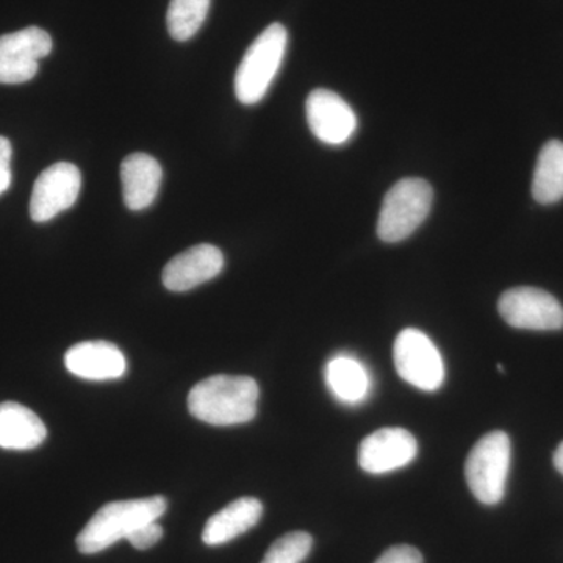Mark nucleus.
<instances>
[{
	"label": "nucleus",
	"instance_id": "nucleus-1",
	"mask_svg": "<svg viewBox=\"0 0 563 563\" xmlns=\"http://www.w3.org/2000/svg\"><path fill=\"white\" fill-rule=\"evenodd\" d=\"M258 396L261 388L252 377L217 374L191 388L188 409L207 424H244L257 415Z\"/></svg>",
	"mask_w": 563,
	"mask_h": 563
},
{
	"label": "nucleus",
	"instance_id": "nucleus-2",
	"mask_svg": "<svg viewBox=\"0 0 563 563\" xmlns=\"http://www.w3.org/2000/svg\"><path fill=\"white\" fill-rule=\"evenodd\" d=\"M168 509L163 496L114 501L101 507L77 536L81 554H98L131 536L140 526L157 521Z\"/></svg>",
	"mask_w": 563,
	"mask_h": 563
},
{
	"label": "nucleus",
	"instance_id": "nucleus-3",
	"mask_svg": "<svg viewBox=\"0 0 563 563\" xmlns=\"http://www.w3.org/2000/svg\"><path fill=\"white\" fill-rule=\"evenodd\" d=\"M288 32L279 22L268 25L251 44L235 74L236 99L254 106L265 98L287 54Z\"/></svg>",
	"mask_w": 563,
	"mask_h": 563
},
{
	"label": "nucleus",
	"instance_id": "nucleus-4",
	"mask_svg": "<svg viewBox=\"0 0 563 563\" xmlns=\"http://www.w3.org/2000/svg\"><path fill=\"white\" fill-rule=\"evenodd\" d=\"M512 444L503 431L487 433L474 444L465 463V477L477 501L496 506L506 495Z\"/></svg>",
	"mask_w": 563,
	"mask_h": 563
},
{
	"label": "nucleus",
	"instance_id": "nucleus-5",
	"mask_svg": "<svg viewBox=\"0 0 563 563\" xmlns=\"http://www.w3.org/2000/svg\"><path fill=\"white\" fill-rule=\"evenodd\" d=\"M433 201L431 184L424 179H402L385 195L377 220V235L385 243H399L429 217Z\"/></svg>",
	"mask_w": 563,
	"mask_h": 563
},
{
	"label": "nucleus",
	"instance_id": "nucleus-6",
	"mask_svg": "<svg viewBox=\"0 0 563 563\" xmlns=\"http://www.w3.org/2000/svg\"><path fill=\"white\" fill-rule=\"evenodd\" d=\"M396 372L407 384L424 391H435L444 380L442 354L426 333L406 329L393 346Z\"/></svg>",
	"mask_w": 563,
	"mask_h": 563
},
{
	"label": "nucleus",
	"instance_id": "nucleus-7",
	"mask_svg": "<svg viewBox=\"0 0 563 563\" xmlns=\"http://www.w3.org/2000/svg\"><path fill=\"white\" fill-rule=\"evenodd\" d=\"M498 310L503 320L515 329L542 332L563 329L562 303L540 288H510L499 298Z\"/></svg>",
	"mask_w": 563,
	"mask_h": 563
},
{
	"label": "nucleus",
	"instance_id": "nucleus-8",
	"mask_svg": "<svg viewBox=\"0 0 563 563\" xmlns=\"http://www.w3.org/2000/svg\"><path fill=\"white\" fill-rule=\"evenodd\" d=\"M81 174L76 165L58 162L44 169L33 185L31 218L35 222L54 220L79 198Z\"/></svg>",
	"mask_w": 563,
	"mask_h": 563
},
{
	"label": "nucleus",
	"instance_id": "nucleus-9",
	"mask_svg": "<svg viewBox=\"0 0 563 563\" xmlns=\"http://www.w3.org/2000/svg\"><path fill=\"white\" fill-rule=\"evenodd\" d=\"M306 114L310 131L329 146H343L357 131L358 120L350 103L324 88L310 92Z\"/></svg>",
	"mask_w": 563,
	"mask_h": 563
},
{
	"label": "nucleus",
	"instance_id": "nucleus-10",
	"mask_svg": "<svg viewBox=\"0 0 563 563\" xmlns=\"http://www.w3.org/2000/svg\"><path fill=\"white\" fill-rule=\"evenodd\" d=\"M417 439L401 428H384L362 440L358 465L369 474H385L404 468L415 461Z\"/></svg>",
	"mask_w": 563,
	"mask_h": 563
},
{
	"label": "nucleus",
	"instance_id": "nucleus-11",
	"mask_svg": "<svg viewBox=\"0 0 563 563\" xmlns=\"http://www.w3.org/2000/svg\"><path fill=\"white\" fill-rule=\"evenodd\" d=\"M224 268V255L217 246L198 244L180 252L163 269V285L169 291H190L218 276Z\"/></svg>",
	"mask_w": 563,
	"mask_h": 563
},
{
	"label": "nucleus",
	"instance_id": "nucleus-12",
	"mask_svg": "<svg viewBox=\"0 0 563 563\" xmlns=\"http://www.w3.org/2000/svg\"><path fill=\"white\" fill-rule=\"evenodd\" d=\"M65 366L70 374L85 380L120 379L128 372V361L117 344L110 342H84L69 347Z\"/></svg>",
	"mask_w": 563,
	"mask_h": 563
},
{
	"label": "nucleus",
	"instance_id": "nucleus-13",
	"mask_svg": "<svg viewBox=\"0 0 563 563\" xmlns=\"http://www.w3.org/2000/svg\"><path fill=\"white\" fill-rule=\"evenodd\" d=\"M163 172L152 155L136 152L121 165L122 196L129 210L141 211L151 207L161 191Z\"/></svg>",
	"mask_w": 563,
	"mask_h": 563
},
{
	"label": "nucleus",
	"instance_id": "nucleus-14",
	"mask_svg": "<svg viewBox=\"0 0 563 563\" xmlns=\"http://www.w3.org/2000/svg\"><path fill=\"white\" fill-rule=\"evenodd\" d=\"M46 437V424L29 407L13 401L0 402V448L35 450Z\"/></svg>",
	"mask_w": 563,
	"mask_h": 563
},
{
	"label": "nucleus",
	"instance_id": "nucleus-15",
	"mask_svg": "<svg viewBox=\"0 0 563 563\" xmlns=\"http://www.w3.org/2000/svg\"><path fill=\"white\" fill-rule=\"evenodd\" d=\"M263 504L255 498H239L211 515L202 532L207 547H220L243 536L261 521Z\"/></svg>",
	"mask_w": 563,
	"mask_h": 563
},
{
	"label": "nucleus",
	"instance_id": "nucleus-16",
	"mask_svg": "<svg viewBox=\"0 0 563 563\" xmlns=\"http://www.w3.org/2000/svg\"><path fill=\"white\" fill-rule=\"evenodd\" d=\"M325 384L339 401L354 406L368 396L369 374L354 357L336 355L325 366Z\"/></svg>",
	"mask_w": 563,
	"mask_h": 563
},
{
	"label": "nucleus",
	"instance_id": "nucleus-17",
	"mask_svg": "<svg viewBox=\"0 0 563 563\" xmlns=\"http://www.w3.org/2000/svg\"><path fill=\"white\" fill-rule=\"evenodd\" d=\"M532 196L537 202L550 206L563 199V143L548 141L537 158L532 179Z\"/></svg>",
	"mask_w": 563,
	"mask_h": 563
},
{
	"label": "nucleus",
	"instance_id": "nucleus-18",
	"mask_svg": "<svg viewBox=\"0 0 563 563\" xmlns=\"http://www.w3.org/2000/svg\"><path fill=\"white\" fill-rule=\"evenodd\" d=\"M51 52V35L40 27H27L24 31L0 36V57L20 62H40Z\"/></svg>",
	"mask_w": 563,
	"mask_h": 563
},
{
	"label": "nucleus",
	"instance_id": "nucleus-19",
	"mask_svg": "<svg viewBox=\"0 0 563 563\" xmlns=\"http://www.w3.org/2000/svg\"><path fill=\"white\" fill-rule=\"evenodd\" d=\"M211 0H172L166 25L176 41H188L196 35L207 20Z\"/></svg>",
	"mask_w": 563,
	"mask_h": 563
},
{
	"label": "nucleus",
	"instance_id": "nucleus-20",
	"mask_svg": "<svg viewBox=\"0 0 563 563\" xmlns=\"http://www.w3.org/2000/svg\"><path fill=\"white\" fill-rule=\"evenodd\" d=\"M313 548V537L303 531L285 533L269 547L262 563H302Z\"/></svg>",
	"mask_w": 563,
	"mask_h": 563
},
{
	"label": "nucleus",
	"instance_id": "nucleus-21",
	"mask_svg": "<svg viewBox=\"0 0 563 563\" xmlns=\"http://www.w3.org/2000/svg\"><path fill=\"white\" fill-rule=\"evenodd\" d=\"M36 73H38V62H20L0 57V84H25L32 80Z\"/></svg>",
	"mask_w": 563,
	"mask_h": 563
},
{
	"label": "nucleus",
	"instance_id": "nucleus-22",
	"mask_svg": "<svg viewBox=\"0 0 563 563\" xmlns=\"http://www.w3.org/2000/svg\"><path fill=\"white\" fill-rule=\"evenodd\" d=\"M162 537L163 528L158 525L157 520L140 526L139 529H135V531L128 537V542L131 543L133 548H136V550L144 551L150 550L154 544L161 542Z\"/></svg>",
	"mask_w": 563,
	"mask_h": 563
},
{
	"label": "nucleus",
	"instance_id": "nucleus-23",
	"mask_svg": "<svg viewBox=\"0 0 563 563\" xmlns=\"http://www.w3.org/2000/svg\"><path fill=\"white\" fill-rule=\"evenodd\" d=\"M374 563H424V559L417 548L398 544V547L388 548Z\"/></svg>",
	"mask_w": 563,
	"mask_h": 563
},
{
	"label": "nucleus",
	"instance_id": "nucleus-24",
	"mask_svg": "<svg viewBox=\"0 0 563 563\" xmlns=\"http://www.w3.org/2000/svg\"><path fill=\"white\" fill-rule=\"evenodd\" d=\"M11 143L5 136H0V196L9 190L11 185Z\"/></svg>",
	"mask_w": 563,
	"mask_h": 563
},
{
	"label": "nucleus",
	"instance_id": "nucleus-25",
	"mask_svg": "<svg viewBox=\"0 0 563 563\" xmlns=\"http://www.w3.org/2000/svg\"><path fill=\"white\" fill-rule=\"evenodd\" d=\"M555 470L563 476V442L559 444L553 457Z\"/></svg>",
	"mask_w": 563,
	"mask_h": 563
}]
</instances>
